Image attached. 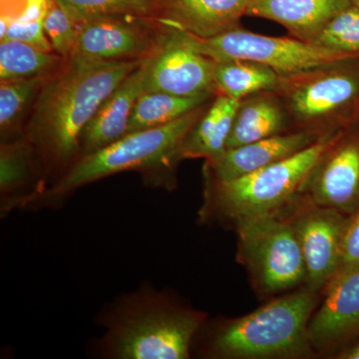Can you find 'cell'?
I'll list each match as a JSON object with an SVG mask.
<instances>
[{
	"label": "cell",
	"instance_id": "4316f807",
	"mask_svg": "<svg viewBox=\"0 0 359 359\" xmlns=\"http://www.w3.org/2000/svg\"><path fill=\"white\" fill-rule=\"evenodd\" d=\"M43 25L52 50L62 58L71 57L76 50L78 27L56 0H46Z\"/></svg>",
	"mask_w": 359,
	"mask_h": 359
},
{
	"label": "cell",
	"instance_id": "5bb4252c",
	"mask_svg": "<svg viewBox=\"0 0 359 359\" xmlns=\"http://www.w3.org/2000/svg\"><path fill=\"white\" fill-rule=\"evenodd\" d=\"M320 137L311 132L290 131L226 149L216 158L205 160V181H231L247 176L297 154L313 145Z\"/></svg>",
	"mask_w": 359,
	"mask_h": 359
},
{
	"label": "cell",
	"instance_id": "3957f363",
	"mask_svg": "<svg viewBox=\"0 0 359 359\" xmlns=\"http://www.w3.org/2000/svg\"><path fill=\"white\" fill-rule=\"evenodd\" d=\"M342 131L323 135L297 154L247 176L231 181H207L203 212H214L235 224L282 214L301 196L311 170Z\"/></svg>",
	"mask_w": 359,
	"mask_h": 359
},
{
	"label": "cell",
	"instance_id": "9a60e30c",
	"mask_svg": "<svg viewBox=\"0 0 359 359\" xmlns=\"http://www.w3.org/2000/svg\"><path fill=\"white\" fill-rule=\"evenodd\" d=\"M252 0H156V18L200 39H211L243 27Z\"/></svg>",
	"mask_w": 359,
	"mask_h": 359
},
{
	"label": "cell",
	"instance_id": "30bf717a",
	"mask_svg": "<svg viewBox=\"0 0 359 359\" xmlns=\"http://www.w3.org/2000/svg\"><path fill=\"white\" fill-rule=\"evenodd\" d=\"M304 200L306 203L285 218L301 245L306 269V289L318 294L339 271L349 215Z\"/></svg>",
	"mask_w": 359,
	"mask_h": 359
},
{
	"label": "cell",
	"instance_id": "cb8c5ba5",
	"mask_svg": "<svg viewBox=\"0 0 359 359\" xmlns=\"http://www.w3.org/2000/svg\"><path fill=\"white\" fill-rule=\"evenodd\" d=\"M76 26L105 15L153 16L157 14L156 0H56Z\"/></svg>",
	"mask_w": 359,
	"mask_h": 359
},
{
	"label": "cell",
	"instance_id": "ffe728a7",
	"mask_svg": "<svg viewBox=\"0 0 359 359\" xmlns=\"http://www.w3.org/2000/svg\"><path fill=\"white\" fill-rule=\"evenodd\" d=\"M216 94L177 96L162 92H143L135 104L128 133L169 124L211 102Z\"/></svg>",
	"mask_w": 359,
	"mask_h": 359
},
{
	"label": "cell",
	"instance_id": "f546056e",
	"mask_svg": "<svg viewBox=\"0 0 359 359\" xmlns=\"http://www.w3.org/2000/svg\"><path fill=\"white\" fill-rule=\"evenodd\" d=\"M337 358L359 359V339L337 353Z\"/></svg>",
	"mask_w": 359,
	"mask_h": 359
},
{
	"label": "cell",
	"instance_id": "603a6c76",
	"mask_svg": "<svg viewBox=\"0 0 359 359\" xmlns=\"http://www.w3.org/2000/svg\"><path fill=\"white\" fill-rule=\"evenodd\" d=\"M51 76V75H50ZM50 76L4 80L0 83V129L2 140H7L32 112L40 90Z\"/></svg>",
	"mask_w": 359,
	"mask_h": 359
},
{
	"label": "cell",
	"instance_id": "277c9868",
	"mask_svg": "<svg viewBox=\"0 0 359 359\" xmlns=\"http://www.w3.org/2000/svg\"><path fill=\"white\" fill-rule=\"evenodd\" d=\"M290 131L323 135L359 122V55L280 77Z\"/></svg>",
	"mask_w": 359,
	"mask_h": 359
},
{
	"label": "cell",
	"instance_id": "6da1fadb",
	"mask_svg": "<svg viewBox=\"0 0 359 359\" xmlns=\"http://www.w3.org/2000/svg\"><path fill=\"white\" fill-rule=\"evenodd\" d=\"M142 62L98 60L73 54L40 90L26 125V140L51 166L74 163L80 156L85 127Z\"/></svg>",
	"mask_w": 359,
	"mask_h": 359
},
{
	"label": "cell",
	"instance_id": "d4e9b609",
	"mask_svg": "<svg viewBox=\"0 0 359 359\" xmlns=\"http://www.w3.org/2000/svg\"><path fill=\"white\" fill-rule=\"evenodd\" d=\"M34 148L26 138L4 141L0 151V188L2 194L15 192L32 173Z\"/></svg>",
	"mask_w": 359,
	"mask_h": 359
},
{
	"label": "cell",
	"instance_id": "e0dca14e",
	"mask_svg": "<svg viewBox=\"0 0 359 359\" xmlns=\"http://www.w3.org/2000/svg\"><path fill=\"white\" fill-rule=\"evenodd\" d=\"M353 0H252L247 15L282 25L290 36L313 43L321 30Z\"/></svg>",
	"mask_w": 359,
	"mask_h": 359
},
{
	"label": "cell",
	"instance_id": "7402d4cb",
	"mask_svg": "<svg viewBox=\"0 0 359 359\" xmlns=\"http://www.w3.org/2000/svg\"><path fill=\"white\" fill-rule=\"evenodd\" d=\"M65 60L53 51H44L16 40H1L0 80L50 76Z\"/></svg>",
	"mask_w": 359,
	"mask_h": 359
},
{
	"label": "cell",
	"instance_id": "d6986e66",
	"mask_svg": "<svg viewBox=\"0 0 359 359\" xmlns=\"http://www.w3.org/2000/svg\"><path fill=\"white\" fill-rule=\"evenodd\" d=\"M240 102L223 94H216L187 133L182 144V160H210L224 152Z\"/></svg>",
	"mask_w": 359,
	"mask_h": 359
},
{
	"label": "cell",
	"instance_id": "ac0fdd59",
	"mask_svg": "<svg viewBox=\"0 0 359 359\" xmlns=\"http://www.w3.org/2000/svg\"><path fill=\"white\" fill-rule=\"evenodd\" d=\"M289 117L275 91H263L241 100L226 149L290 132Z\"/></svg>",
	"mask_w": 359,
	"mask_h": 359
},
{
	"label": "cell",
	"instance_id": "4dcf8cb0",
	"mask_svg": "<svg viewBox=\"0 0 359 359\" xmlns=\"http://www.w3.org/2000/svg\"><path fill=\"white\" fill-rule=\"evenodd\" d=\"M354 6H359V0H353Z\"/></svg>",
	"mask_w": 359,
	"mask_h": 359
},
{
	"label": "cell",
	"instance_id": "484cf974",
	"mask_svg": "<svg viewBox=\"0 0 359 359\" xmlns=\"http://www.w3.org/2000/svg\"><path fill=\"white\" fill-rule=\"evenodd\" d=\"M313 43L346 55H359V6L351 4L337 14Z\"/></svg>",
	"mask_w": 359,
	"mask_h": 359
},
{
	"label": "cell",
	"instance_id": "f1b7e54d",
	"mask_svg": "<svg viewBox=\"0 0 359 359\" xmlns=\"http://www.w3.org/2000/svg\"><path fill=\"white\" fill-rule=\"evenodd\" d=\"M358 266H359V209L349 216L344 240H342L341 257H340L339 268L337 275Z\"/></svg>",
	"mask_w": 359,
	"mask_h": 359
},
{
	"label": "cell",
	"instance_id": "7a4b0ae2",
	"mask_svg": "<svg viewBox=\"0 0 359 359\" xmlns=\"http://www.w3.org/2000/svg\"><path fill=\"white\" fill-rule=\"evenodd\" d=\"M316 294L308 289L285 295L254 313L229 321L212 339V355L221 358H297L313 353L309 323Z\"/></svg>",
	"mask_w": 359,
	"mask_h": 359
},
{
	"label": "cell",
	"instance_id": "44dd1931",
	"mask_svg": "<svg viewBox=\"0 0 359 359\" xmlns=\"http://www.w3.org/2000/svg\"><path fill=\"white\" fill-rule=\"evenodd\" d=\"M280 75L269 66L248 60L215 61L217 93L235 100L263 91H275Z\"/></svg>",
	"mask_w": 359,
	"mask_h": 359
},
{
	"label": "cell",
	"instance_id": "ba28073f",
	"mask_svg": "<svg viewBox=\"0 0 359 359\" xmlns=\"http://www.w3.org/2000/svg\"><path fill=\"white\" fill-rule=\"evenodd\" d=\"M183 33L187 41L196 50L212 60L252 61L269 66L280 76L313 69L353 56L292 36H266L249 32L244 27L211 39H200L185 32Z\"/></svg>",
	"mask_w": 359,
	"mask_h": 359
},
{
	"label": "cell",
	"instance_id": "9c48e42d",
	"mask_svg": "<svg viewBox=\"0 0 359 359\" xmlns=\"http://www.w3.org/2000/svg\"><path fill=\"white\" fill-rule=\"evenodd\" d=\"M159 22V43L145 59L144 92L177 96L217 93L215 60L196 50L181 29Z\"/></svg>",
	"mask_w": 359,
	"mask_h": 359
},
{
	"label": "cell",
	"instance_id": "8fae6325",
	"mask_svg": "<svg viewBox=\"0 0 359 359\" xmlns=\"http://www.w3.org/2000/svg\"><path fill=\"white\" fill-rule=\"evenodd\" d=\"M301 197L344 214L359 209V122L344 129L323 153L302 187Z\"/></svg>",
	"mask_w": 359,
	"mask_h": 359
},
{
	"label": "cell",
	"instance_id": "83f0119b",
	"mask_svg": "<svg viewBox=\"0 0 359 359\" xmlns=\"http://www.w3.org/2000/svg\"><path fill=\"white\" fill-rule=\"evenodd\" d=\"M44 15L33 20L11 21L6 29L0 34L1 40H16L32 45L44 51H53L44 32Z\"/></svg>",
	"mask_w": 359,
	"mask_h": 359
},
{
	"label": "cell",
	"instance_id": "2e32d148",
	"mask_svg": "<svg viewBox=\"0 0 359 359\" xmlns=\"http://www.w3.org/2000/svg\"><path fill=\"white\" fill-rule=\"evenodd\" d=\"M145 59L104 101L85 127L79 157L96 152L128 133L135 104L144 92Z\"/></svg>",
	"mask_w": 359,
	"mask_h": 359
},
{
	"label": "cell",
	"instance_id": "5b68a950",
	"mask_svg": "<svg viewBox=\"0 0 359 359\" xmlns=\"http://www.w3.org/2000/svg\"><path fill=\"white\" fill-rule=\"evenodd\" d=\"M209 103L169 124L132 132L96 152L78 158L55 185L39 197L57 199L121 172L171 171L182 161V144L187 133Z\"/></svg>",
	"mask_w": 359,
	"mask_h": 359
},
{
	"label": "cell",
	"instance_id": "4fadbf2b",
	"mask_svg": "<svg viewBox=\"0 0 359 359\" xmlns=\"http://www.w3.org/2000/svg\"><path fill=\"white\" fill-rule=\"evenodd\" d=\"M309 323L313 351L337 353L359 339V266L334 276Z\"/></svg>",
	"mask_w": 359,
	"mask_h": 359
},
{
	"label": "cell",
	"instance_id": "7c38bea8",
	"mask_svg": "<svg viewBox=\"0 0 359 359\" xmlns=\"http://www.w3.org/2000/svg\"><path fill=\"white\" fill-rule=\"evenodd\" d=\"M75 53L105 61L144 60L159 43L161 25L153 16L105 15L78 25Z\"/></svg>",
	"mask_w": 359,
	"mask_h": 359
},
{
	"label": "cell",
	"instance_id": "8992f818",
	"mask_svg": "<svg viewBox=\"0 0 359 359\" xmlns=\"http://www.w3.org/2000/svg\"><path fill=\"white\" fill-rule=\"evenodd\" d=\"M204 316L150 299L130 306L110 330L111 353L121 359H185Z\"/></svg>",
	"mask_w": 359,
	"mask_h": 359
},
{
	"label": "cell",
	"instance_id": "52a82bcc",
	"mask_svg": "<svg viewBox=\"0 0 359 359\" xmlns=\"http://www.w3.org/2000/svg\"><path fill=\"white\" fill-rule=\"evenodd\" d=\"M238 259L262 294H278L306 283V269L297 235L282 214L236 224Z\"/></svg>",
	"mask_w": 359,
	"mask_h": 359
}]
</instances>
